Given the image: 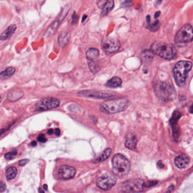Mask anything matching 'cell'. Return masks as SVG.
Instances as JSON below:
<instances>
[{"mask_svg":"<svg viewBox=\"0 0 193 193\" xmlns=\"http://www.w3.org/2000/svg\"><path fill=\"white\" fill-rule=\"evenodd\" d=\"M192 67V63L188 61H180L174 65L173 75L177 86L183 87L185 85L188 73Z\"/></svg>","mask_w":193,"mask_h":193,"instance_id":"6da1fadb","label":"cell"},{"mask_svg":"<svg viewBox=\"0 0 193 193\" xmlns=\"http://www.w3.org/2000/svg\"><path fill=\"white\" fill-rule=\"evenodd\" d=\"M112 171L119 177H124L128 175L130 171V163L129 160L121 153H117L112 158Z\"/></svg>","mask_w":193,"mask_h":193,"instance_id":"7a4b0ae2","label":"cell"},{"mask_svg":"<svg viewBox=\"0 0 193 193\" xmlns=\"http://www.w3.org/2000/svg\"><path fill=\"white\" fill-rule=\"evenodd\" d=\"M151 51L153 53L166 59L171 60L177 54L176 48L172 44L161 42H155L151 45Z\"/></svg>","mask_w":193,"mask_h":193,"instance_id":"3957f363","label":"cell"},{"mask_svg":"<svg viewBox=\"0 0 193 193\" xmlns=\"http://www.w3.org/2000/svg\"><path fill=\"white\" fill-rule=\"evenodd\" d=\"M128 100L125 99L120 98L108 100L100 105V110L108 114L119 113L125 110L129 106Z\"/></svg>","mask_w":193,"mask_h":193,"instance_id":"277c9868","label":"cell"},{"mask_svg":"<svg viewBox=\"0 0 193 193\" xmlns=\"http://www.w3.org/2000/svg\"><path fill=\"white\" fill-rule=\"evenodd\" d=\"M156 96L164 102L172 101L176 98L175 89L170 83L167 82H159L154 86Z\"/></svg>","mask_w":193,"mask_h":193,"instance_id":"5b68a950","label":"cell"},{"mask_svg":"<svg viewBox=\"0 0 193 193\" xmlns=\"http://www.w3.org/2000/svg\"><path fill=\"white\" fill-rule=\"evenodd\" d=\"M193 40V27L190 24L183 26L176 35L174 41L178 46H185Z\"/></svg>","mask_w":193,"mask_h":193,"instance_id":"8992f818","label":"cell"},{"mask_svg":"<svg viewBox=\"0 0 193 193\" xmlns=\"http://www.w3.org/2000/svg\"><path fill=\"white\" fill-rule=\"evenodd\" d=\"M144 183L142 180H131L123 182L120 188L122 192L125 193H139L145 190Z\"/></svg>","mask_w":193,"mask_h":193,"instance_id":"52a82bcc","label":"cell"},{"mask_svg":"<svg viewBox=\"0 0 193 193\" xmlns=\"http://www.w3.org/2000/svg\"><path fill=\"white\" fill-rule=\"evenodd\" d=\"M117 180L115 176L110 173H107L99 177L96 180L97 186L105 191L111 189L116 184Z\"/></svg>","mask_w":193,"mask_h":193,"instance_id":"ba28073f","label":"cell"},{"mask_svg":"<svg viewBox=\"0 0 193 193\" xmlns=\"http://www.w3.org/2000/svg\"><path fill=\"white\" fill-rule=\"evenodd\" d=\"M60 100L54 97H46L39 100L35 106V110L37 111H44L59 107Z\"/></svg>","mask_w":193,"mask_h":193,"instance_id":"9c48e42d","label":"cell"},{"mask_svg":"<svg viewBox=\"0 0 193 193\" xmlns=\"http://www.w3.org/2000/svg\"><path fill=\"white\" fill-rule=\"evenodd\" d=\"M78 95L83 97L94 98L97 99H108L114 96L113 92L108 91H98L95 90H84L79 91Z\"/></svg>","mask_w":193,"mask_h":193,"instance_id":"30bf717a","label":"cell"},{"mask_svg":"<svg viewBox=\"0 0 193 193\" xmlns=\"http://www.w3.org/2000/svg\"><path fill=\"white\" fill-rule=\"evenodd\" d=\"M102 49L109 53H114L117 52L120 48V42L113 38H107L102 42Z\"/></svg>","mask_w":193,"mask_h":193,"instance_id":"8fae6325","label":"cell"},{"mask_svg":"<svg viewBox=\"0 0 193 193\" xmlns=\"http://www.w3.org/2000/svg\"><path fill=\"white\" fill-rule=\"evenodd\" d=\"M75 173L76 170L74 167L63 165L60 168L58 171V176L60 179L68 180L73 178Z\"/></svg>","mask_w":193,"mask_h":193,"instance_id":"7c38bea8","label":"cell"},{"mask_svg":"<svg viewBox=\"0 0 193 193\" xmlns=\"http://www.w3.org/2000/svg\"><path fill=\"white\" fill-rule=\"evenodd\" d=\"M24 93L22 89L20 88H14L8 92L6 98L7 100L10 102H15L21 99Z\"/></svg>","mask_w":193,"mask_h":193,"instance_id":"4fadbf2b","label":"cell"},{"mask_svg":"<svg viewBox=\"0 0 193 193\" xmlns=\"http://www.w3.org/2000/svg\"><path fill=\"white\" fill-rule=\"evenodd\" d=\"M174 164L176 166L180 169L187 167L190 162V158L186 154H181L174 159Z\"/></svg>","mask_w":193,"mask_h":193,"instance_id":"5bb4252c","label":"cell"},{"mask_svg":"<svg viewBox=\"0 0 193 193\" xmlns=\"http://www.w3.org/2000/svg\"><path fill=\"white\" fill-rule=\"evenodd\" d=\"M138 139L137 137L133 134H128L125 138V146L130 150H134L137 147Z\"/></svg>","mask_w":193,"mask_h":193,"instance_id":"9a60e30c","label":"cell"},{"mask_svg":"<svg viewBox=\"0 0 193 193\" xmlns=\"http://www.w3.org/2000/svg\"><path fill=\"white\" fill-rule=\"evenodd\" d=\"M17 30V26L15 24H11L5 30L0 36V40L1 41H4L9 39L14 34Z\"/></svg>","mask_w":193,"mask_h":193,"instance_id":"2e32d148","label":"cell"},{"mask_svg":"<svg viewBox=\"0 0 193 193\" xmlns=\"http://www.w3.org/2000/svg\"><path fill=\"white\" fill-rule=\"evenodd\" d=\"M70 39V33L69 31H63L61 32L58 38V42L61 47L65 46L69 42Z\"/></svg>","mask_w":193,"mask_h":193,"instance_id":"e0dca14e","label":"cell"},{"mask_svg":"<svg viewBox=\"0 0 193 193\" xmlns=\"http://www.w3.org/2000/svg\"><path fill=\"white\" fill-rule=\"evenodd\" d=\"M99 54L100 52L98 49L95 48H91L86 52V58L88 61H94L98 58Z\"/></svg>","mask_w":193,"mask_h":193,"instance_id":"ac0fdd59","label":"cell"},{"mask_svg":"<svg viewBox=\"0 0 193 193\" xmlns=\"http://www.w3.org/2000/svg\"><path fill=\"white\" fill-rule=\"evenodd\" d=\"M122 83V79L118 77H113L108 81L106 86L109 88H116L121 86Z\"/></svg>","mask_w":193,"mask_h":193,"instance_id":"d6986e66","label":"cell"},{"mask_svg":"<svg viewBox=\"0 0 193 193\" xmlns=\"http://www.w3.org/2000/svg\"><path fill=\"white\" fill-rule=\"evenodd\" d=\"M114 7V1H106L103 7H102V15L106 16L112 10Z\"/></svg>","mask_w":193,"mask_h":193,"instance_id":"ffe728a7","label":"cell"},{"mask_svg":"<svg viewBox=\"0 0 193 193\" xmlns=\"http://www.w3.org/2000/svg\"><path fill=\"white\" fill-rule=\"evenodd\" d=\"M15 68L14 67H7L5 70L2 71L0 74V78L1 79H5L10 78L15 73Z\"/></svg>","mask_w":193,"mask_h":193,"instance_id":"44dd1931","label":"cell"},{"mask_svg":"<svg viewBox=\"0 0 193 193\" xmlns=\"http://www.w3.org/2000/svg\"><path fill=\"white\" fill-rule=\"evenodd\" d=\"M111 152H112V150L110 148L106 149L105 150L103 151V152L101 154V155L95 160L94 163H98L105 161L110 156V155L111 154Z\"/></svg>","mask_w":193,"mask_h":193,"instance_id":"7402d4cb","label":"cell"},{"mask_svg":"<svg viewBox=\"0 0 193 193\" xmlns=\"http://www.w3.org/2000/svg\"><path fill=\"white\" fill-rule=\"evenodd\" d=\"M17 174V169L14 167H11L9 168L6 172V177L7 180H11L14 179Z\"/></svg>","mask_w":193,"mask_h":193,"instance_id":"603a6c76","label":"cell"},{"mask_svg":"<svg viewBox=\"0 0 193 193\" xmlns=\"http://www.w3.org/2000/svg\"><path fill=\"white\" fill-rule=\"evenodd\" d=\"M88 65L89 70L93 74L97 73L100 70V67L99 65L95 63L94 61H88Z\"/></svg>","mask_w":193,"mask_h":193,"instance_id":"cb8c5ba5","label":"cell"},{"mask_svg":"<svg viewBox=\"0 0 193 193\" xmlns=\"http://www.w3.org/2000/svg\"><path fill=\"white\" fill-rule=\"evenodd\" d=\"M181 116V113L178 111H175L173 115H172V118L170 120V124L171 126H174L177 125V122L180 118Z\"/></svg>","mask_w":193,"mask_h":193,"instance_id":"d4e9b609","label":"cell"},{"mask_svg":"<svg viewBox=\"0 0 193 193\" xmlns=\"http://www.w3.org/2000/svg\"><path fill=\"white\" fill-rule=\"evenodd\" d=\"M17 155V151L16 150H14L12 151L11 152H9L6 153L5 155V157L7 160H13L14 158H15Z\"/></svg>","mask_w":193,"mask_h":193,"instance_id":"484cf974","label":"cell"},{"mask_svg":"<svg viewBox=\"0 0 193 193\" xmlns=\"http://www.w3.org/2000/svg\"><path fill=\"white\" fill-rule=\"evenodd\" d=\"M157 183H158V181H149L147 182H145L144 188L145 189H146L147 188H149L152 186L156 185Z\"/></svg>","mask_w":193,"mask_h":193,"instance_id":"4316f807","label":"cell"},{"mask_svg":"<svg viewBox=\"0 0 193 193\" xmlns=\"http://www.w3.org/2000/svg\"><path fill=\"white\" fill-rule=\"evenodd\" d=\"M149 26L150 27L151 30L152 31H157L160 26V23H159V21H156L155 22L153 23L152 24H149Z\"/></svg>","mask_w":193,"mask_h":193,"instance_id":"83f0119b","label":"cell"},{"mask_svg":"<svg viewBox=\"0 0 193 193\" xmlns=\"http://www.w3.org/2000/svg\"><path fill=\"white\" fill-rule=\"evenodd\" d=\"M71 20H72V21H71L72 24H75L78 21V16H77V14H76L75 11L74 12V14L72 15Z\"/></svg>","mask_w":193,"mask_h":193,"instance_id":"f1b7e54d","label":"cell"},{"mask_svg":"<svg viewBox=\"0 0 193 193\" xmlns=\"http://www.w3.org/2000/svg\"><path fill=\"white\" fill-rule=\"evenodd\" d=\"M38 141L39 142H42V143H44V142H45L47 141V139H46V138H45L44 134H42L39 135V137H38Z\"/></svg>","mask_w":193,"mask_h":193,"instance_id":"f546056e","label":"cell"},{"mask_svg":"<svg viewBox=\"0 0 193 193\" xmlns=\"http://www.w3.org/2000/svg\"><path fill=\"white\" fill-rule=\"evenodd\" d=\"M29 162V160L28 159H23V160H21L19 163L18 164L21 167H23L26 164H27Z\"/></svg>","mask_w":193,"mask_h":193,"instance_id":"4dcf8cb0","label":"cell"},{"mask_svg":"<svg viewBox=\"0 0 193 193\" xmlns=\"http://www.w3.org/2000/svg\"><path fill=\"white\" fill-rule=\"evenodd\" d=\"M6 185L2 181H1L0 184V192L1 193L3 192L6 190Z\"/></svg>","mask_w":193,"mask_h":193,"instance_id":"1f68e13d","label":"cell"},{"mask_svg":"<svg viewBox=\"0 0 193 193\" xmlns=\"http://www.w3.org/2000/svg\"><path fill=\"white\" fill-rule=\"evenodd\" d=\"M157 165L160 168H163L164 167V164L163 163V162L161 161H159L158 163H157Z\"/></svg>","mask_w":193,"mask_h":193,"instance_id":"d6a6232c","label":"cell"},{"mask_svg":"<svg viewBox=\"0 0 193 193\" xmlns=\"http://www.w3.org/2000/svg\"><path fill=\"white\" fill-rule=\"evenodd\" d=\"M55 134H56V135H57V136H59L60 135V132H61V131H60V130L59 129H58V128H56V129H55Z\"/></svg>","mask_w":193,"mask_h":193,"instance_id":"836d02e7","label":"cell"},{"mask_svg":"<svg viewBox=\"0 0 193 193\" xmlns=\"http://www.w3.org/2000/svg\"><path fill=\"white\" fill-rule=\"evenodd\" d=\"M173 189H174V186L172 185L171 187L169 188L168 190H167V191L165 193H171V192H172V190H173Z\"/></svg>","mask_w":193,"mask_h":193,"instance_id":"e575fe53","label":"cell"},{"mask_svg":"<svg viewBox=\"0 0 193 193\" xmlns=\"http://www.w3.org/2000/svg\"><path fill=\"white\" fill-rule=\"evenodd\" d=\"M160 11H157V12L155 13V14L154 15V18L156 19L160 16Z\"/></svg>","mask_w":193,"mask_h":193,"instance_id":"d590c367","label":"cell"},{"mask_svg":"<svg viewBox=\"0 0 193 193\" xmlns=\"http://www.w3.org/2000/svg\"><path fill=\"white\" fill-rule=\"evenodd\" d=\"M53 132H54V131H53V129H49L47 131V134L48 135H52V134H53Z\"/></svg>","mask_w":193,"mask_h":193,"instance_id":"8d00e7d4","label":"cell"},{"mask_svg":"<svg viewBox=\"0 0 193 193\" xmlns=\"http://www.w3.org/2000/svg\"><path fill=\"white\" fill-rule=\"evenodd\" d=\"M31 145H32V146H33V147L36 146L37 145V143H36V141H33V142H31Z\"/></svg>","mask_w":193,"mask_h":193,"instance_id":"74e56055","label":"cell"},{"mask_svg":"<svg viewBox=\"0 0 193 193\" xmlns=\"http://www.w3.org/2000/svg\"><path fill=\"white\" fill-rule=\"evenodd\" d=\"M190 112L191 113H193V104L192 105V106L190 108Z\"/></svg>","mask_w":193,"mask_h":193,"instance_id":"f35d334b","label":"cell"},{"mask_svg":"<svg viewBox=\"0 0 193 193\" xmlns=\"http://www.w3.org/2000/svg\"><path fill=\"white\" fill-rule=\"evenodd\" d=\"M43 188H44V190H47V189H48V186L46 185H43Z\"/></svg>","mask_w":193,"mask_h":193,"instance_id":"ab89813d","label":"cell"},{"mask_svg":"<svg viewBox=\"0 0 193 193\" xmlns=\"http://www.w3.org/2000/svg\"><path fill=\"white\" fill-rule=\"evenodd\" d=\"M87 17V16L86 15H84L83 17V20H82V22H84V21L86 19V18Z\"/></svg>","mask_w":193,"mask_h":193,"instance_id":"60d3db41","label":"cell"},{"mask_svg":"<svg viewBox=\"0 0 193 193\" xmlns=\"http://www.w3.org/2000/svg\"><path fill=\"white\" fill-rule=\"evenodd\" d=\"M39 192H40V193H44V192L42 190H40V189H39Z\"/></svg>","mask_w":193,"mask_h":193,"instance_id":"b9f144b4","label":"cell"}]
</instances>
